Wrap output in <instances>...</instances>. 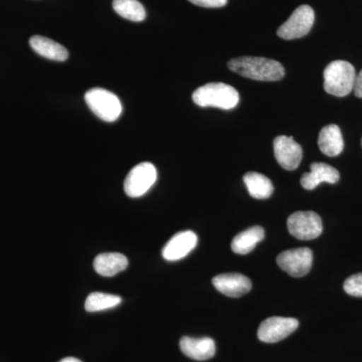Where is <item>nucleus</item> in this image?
I'll return each instance as SVG.
<instances>
[{
  "instance_id": "obj_1",
  "label": "nucleus",
  "mask_w": 362,
  "mask_h": 362,
  "mask_svg": "<svg viewBox=\"0 0 362 362\" xmlns=\"http://www.w3.org/2000/svg\"><path fill=\"white\" fill-rule=\"evenodd\" d=\"M228 66L242 77L262 82H275L282 80L285 76L282 64L261 57H240L230 59Z\"/></svg>"
},
{
  "instance_id": "obj_2",
  "label": "nucleus",
  "mask_w": 362,
  "mask_h": 362,
  "mask_svg": "<svg viewBox=\"0 0 362 362\" xmlns=\"http://www.w3.org/2000/svg\"><path fill=\"white\" fill-rule=\"evenodd\" d=\"M192 100L197 106L214 107L232 110L240 102V95L232 86L225 83H209L195 90Z\"/></svg>"
},
{
  "instance_id": "obj_3",
  "label": "nucleus",
  "mask_w": 362,
  "mask_h": 362,
  "mask_svg": "<svg viewBox=\"0 0 362 362\" xmlns=\"http://www.w3.org/2000/svg\"><path fill=\"white\" fill-rule=\"evenodd\" d=\"M356 75V69L349 62H332L324 70V90L333 96H347L354 89Z\"/></svg>"
},
{
  "instance_id": "obj_4",
  "label": "nucleus",
  "mask_w": 362,
  "mask_h": 362,
  "mask_svg": "<svg viewBox=\"0 0 362 362\" xmlns=\"http://www.w3.org/2000/svg\"><path fill=\"white\" fill-rule=\"evenodd\" d=\"M85 100L93 113L106 122H114L122 113L120 100L110 90L93 88L86 93Z\"/></svg>"
},
{
  "instance_id": "obj_5",
  "label": "nucleus",
  "mask_w": 362,
  "mask_h": 362,
  "mask_svg": "<svg viewBox=\"0 0 362 362\" xmlns=\"http://www.w3.org/2000/svg\"><path fill=\"white\" fill-rule=\"evenodd\" d=\"M314 21H315V13L311 6L297 7L289 20L278 28V35L281 39L286 40L303 37L310 32Z\"/></svg>"
},
{
  "instance_id": "obj_6",
  "label": "nucleus",
  "mask_w": 362,
  "mask_h": 362,
  "mask_svg": "<svg viewBox=\"0 0 362 362\" xmlns=\"http://www.w3.org/2000/svg\"><path fill=\"white\" fill-rule=\"evenodd\" d=\"M288 230L301 240L317 239L323 232L322 220L314 211H297L288 218Z\"/></svg>"
},
{
  "instance_id": "obj_7",
  "label": "nucleus",
  "mask_w": 362,
  "mask_h": 362,
  "mask_svg": "<svg viewBox=\"0 0 362 362\" xmlns=\"http://www.w3.org/2000/svg\"><path fill=\"white\" fill-rule=\"evenodd\" d=\"M157 180L156 166L150 162H142L131 169L124 182V190L128 197H140L153 187Z\"/></svg>"
},
{
  "instance_id": "obj_8",
  "label": "nucleus",
  "mask_w": 362,
  "mask_h": 362,
  "mask_svg": "<svg viewBox=\"0 0 362 362\" xmlns=\"http://www.w3.org/2000/svg\"><path fill=\"white\" fill-rule=\"evenodd\" d=\"M278 266L292 277L300 278L310 272L313 264V252L309 247H298L281 252Z\"/></svg>"
},
{
  "instance_id": "obj_9",
  "label": "nucleus",
  "mask_w": 362,
  "mask_h": 362,
  "mask_svg": "<svg viewBox=\"0 0 362 362\" xmlns=\"http://www.w3.org/2000/svg\"><path fill=\"white\" fill-rule=\"evenodd\" d=\"M299 327V321L295 318L271 317L259 325L258 338L266 343H276L285 339Z\"/></svg>"
},
{
  "instance_id": "obj_10",
  "label": "nucleus",
  "mask_w": 362,
  "mask_h": 362,
  "mask_svg": "<svg viewBox=\"0 0 362 362\" xmlns=\"http://www.w3.org/2000/svg\"><path fill=\"white\" fill-rule=\"evenodd\" d=\"M274 154L286 170H295L301 163L303 150L291 136L281 135L274 140Z\"/></svg>"
},
{
  "instance_id": "obj_11",
  "label": "nucleus",
  "mask_w": 362,
  "mask_h": 362,
  "mask_svg": "<svg viewBox=\"0 0 362 362\" xmlns=\"http://www.w3.org/2000/svg\"><path fill=\"white\" fill-rule=\"evenodd\" d=\"M213 284L221 294L232 298L243 296L252 289L251 280L239 273H226L216 276L213 279Z\"/></svg>"
},
{
  "instance_id": "obj_12",
  "label": "nucleus",
  "mask_w": 362,
  "mask_h": 362,
  "mask_svg": "<svg viewBox=\"0 0 362 362\" xmlns=\"http://www.w3.org/2000/svg\"><path fill=\"white\" fill-rule=\"evenodd\" d=\"M197 244V235L192 230L176 233L162 250V256L168 261H178L187 257Z\"/></svg>"
},
{
  "instance_id": "obj_13",
  "label": "nucleus",
  "mask_w": 362,
  "mask_h": 362,
  "mask_svg": "<svg viewBox=\"0 0 362 362\" xmlns=\"http://www.w3.org/2000/svg\"><path fill=\"white\" fill-rule=\"evenodd\" d=\"M180 349L182 354L194 361H204L216 354V343L211 338H181Z\"/></svg>"
},
{
  "instance_id": "obj_14",
  "label": "nucleus",
  "mask_w": 362,
  "mask_h": 362,
  "mask_svg": "<svg viewBox=\"0 0 362 362\" xmlns=\"http://www.w3.org/2000/svg\"><path fill=\"white\" fill-rule=\"evenodd\" d=\"M310 169V173H304L301 177V185L305 189L313 190L320 183L334 185L339 181L340 175L337 169L328 164L315 162L311 164Z\"/></svg>"
},
{
  "instance_id": "obj_15",
  "label": "nucleus",
  "mask_w": 362,
  "mask_h": 362,
  "mask_svg": "<svg viewBox=\"0 0 362 362\" xmlns=\"http://www.w3.org/2000/svg\"><path fill=\"white\" fill-rule=\"evenodd\" d=\"M318 146L326 156L335 157L341 153L344 141L340 128L334 124L325 126L319 133Z\"/></svg>"
},
{
  "instance_id": "obj_16",
  "label": "nucleus",
  "mask_w": 362,
  "mask_h": 362,
  "mask_svg": "<svg viewBox=\"0 0 362 362\" xmlns=\"http://www.w3.org/2000/svg\"><path fill=\"white\" fill-rule=\"evenodd\" d=\"M128 267V259L120 252H104L95 258L94 269L99 275L112 277Z\"/></svg>"
},
{
  "instance_id": "obj_17",
  "label": "nucleus",
  "mask_w": 362,
  "mask_h": 362,
  "mask_svg": "<svg viewBox=\"0 0 362 362\" xmlns=\"http://www.w3.org/2000/svg\"><path fill=\"white\" fill-rule=\"evenodd\" d=\"M30 45L33 51L44 58L57 62H65L68 59L69 52L66 47L47 37L35 35L30 40Z\"/></svg>"
},
{
  "instance_id": "obj_18",
  "label": "nucleus",
  "mask_w": 362,
  "mask_h": 362,
  "mask_svg": "<svg viewBox=\"0 0 362 362\" xmlns=\"http://www.w3.org/2000/svg\"><path fill=\"white\" fill-rule=\"evenodd\" d=\"M265 238V230L261 226H256L247 228L233 238L232 250L239 255H247L251 252L255 247Z\"/></svg>"
},
{
  "instance_id": "obj_19",
  "label": "nucleus",
  "mask_w": 362,
  "mask_h": 362,
  "mask_svg": "<svg viewBox=\"0 0 362 362\" xmlns=\"http://www.w3.org/2000/svg\"><path fill=\"white\" fill-rule=\"evenodd\" d=\"M249 194L256 199H267L273 194L274 185L267 176L258 173H247L244 176Z\"/></svg>"
},
{
  "instance_id": "obj_20",
  "label": "nucleus",
  "mask_w": 362,
  "mask_h": 362,
  "mask_svg": "<svg viewBox=\"0 0 362 362\" xmlns=\"http://www.w3.org/2000/svg\"><path fill=\"white\" fill-rule=\"evenodd\" d=\"M113 8L126 20L140 23L146 18L144 6L138 0H114Z\"/></svg>"
},
{
  "instance_id": "obj_21",
  "label": "nucleus",
  "mask_w": 362,
  "mask_h": 362,
  "mask_svg": "<svg viewBox=\"0 0 362 362\" xmlns=\"http://www.w3.org/2000/svg\"><path fill=\"white\" fill-rule=\"evenodd\" d=\"M122 302L121 297L107 293L94 292L86 299L85 309L88 312H99L114 308Z\"/></svg>"
},
{
  "instance_id": "obj_22",
  "label": "nucleus",
  "mask_w": 362,
  "mask_h": 362,
  "mask_svg": "<svg viewBox=\"0 0 362 362\" xmlns=\"http://www.w3.org/2000/svg\"><path fill=\"white\" fill-rule=\"evenodd\" d=\"M343 288L350 296L362 297V273L350 276L345 281Z\"/></svg>"
},
{
  "instance_id": "obj_23",
  "label": "nucleus",
  "mask_w": 362,
  "mask_h": 362,
  "mask_svg": "<svg viewBox=\"0 0 362 362\" xmlns=\"http://www.w3.org/2000/svg\"><path fill=\"white\" fill-rule=\"evenodd\" d=\"M189 1L195 6L207 7V8H218L228 4V0H189Z\"/></svg>"
},
{
  "instance_id": "obj_24",
  "label": "nucleus",
  "mask_w": 362,
  "mask_h": 362,
  "mask_svg": "<svg viewBox=\"0 0 362 362\" xmlns=\"http://www.w3.org/2000/svg\"><path fill=\"white\" fill-rule=\"evenodd\" d=\"M354 90L356 97L362 98V70L356 75V85H354Z\"/></svg>"
},
{
  "instance_id": "obj_25",
  "label": "nucleus",
  "mask_w": 362,
  "mask_h": 362,
  "mask_svg": "<svg viewBox=\"0 0 362 362\" xmlns=\"http://www.w3.org/2000/svg\"><path fill=\"white\" fill-rule=\"evenodd\" d=\"M59 362H83L80 359L75 358V357H66V358L62 359Z\"/></svg>"
}]
</instances>
